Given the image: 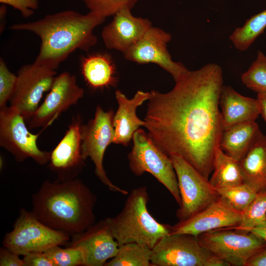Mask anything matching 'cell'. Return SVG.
Returning <instances> with one entry per match:
<instances>
[{"label":"cell","instance_id":"obj_1","mask_svg":"<svg viewBox=\"0 0 266 266\" xmlns=\"http://www.w3.org/2000/svg\"><path fill=\"white\" fill-rule=\"evenodd\" d=\"M175 82L167 93L150 92L144 127L164 153L182 157L208 180L224 131L219 104L222 69L210 63Z\"/></svg>","mask_w":266,"mask_h":266},{"label":"cell","instance_id":"obj_2","mask_svg":"<svg viewBox=\"0 0 266 266\" xmlns=\"http://www.w3.org/2000/svg\"><path fill=\"white\" fill-rule=\"evenodd\" d=\"M94 193L76 178L44 181L32 200V212L50 228L72 236L95 222Z\"/></svg>","mask_w":266,"mask_h":266},{"label":"cell","instance_id":"obj_3","mask_svg":"<svg viewBox=\"0 0 266 266\" xmlns=\"http://www.w3.org/2000/svg\"><path fill=\"white\" fill-rule=\"evenodd\" d=\"M105 19L91 12L82 14L66 10L47 15L36 21L14 24L9 29L36 34L41 45L34 63L56 70L75 50L88 51L97 43L93 30Z\"/></svg>","mask_w":266,"mask_h":266},{"label":"cell","instance_id":"obj_4","mask_svg":"<svg viewBox=\"0 0 266 266\" xmlns=\"http://www.w3.org/2000/svg\"><path fill=\"white\" fill-rule=\"evenodd\" d=\"M149 200L147 188L133 189L121 211L105 220L119 245L135 242L152 248L170 232V226L156 220L147 208Z\"/></svg>","mask_w":266,"mask_h":266},{"label":"cell","instance_id":"obj_5","mask_svg":"<svg viewBox=\"0 0 266 266\" xmlns=\"http://www.w3.org/2000/svg\"><path fill=\"white\" fill-rule=\"evenodd\" d=\"M132 139L133 147L128 155L132 172L136 176L144 172L152 174L166 188L180 206L181 197L177 178L170 157L142 129H137Z\"/></svg>","mask_w":266,"mask_h":266},{"label":"cell","instance_id":"obj_6","mask_svg":"<svg viewBox=\"0 0 266 266\" xmlns=\"http://www.w3.org/2000/svg\"><path fill=\"white\" fill-rule=\"evenodd\" d=\"M154 266H229L200 243L197 236L170 233L163 237L152 249Z\"/></svg>","mask_w":266,"mask_h":266},{"label":"cell","instance_id":"obj_7","mask_svg":"<svg viewBox=\"0 0 266 266\" xmlns=\"http://www.w3.org/2000/svg\"><path fill=\"white\" fill-rule=\"evenodd\" d=\"M68 234L53 230L39 221L32 212L22 209L13 230L7 233L3 245L19 255L32 252H44L57 245L66 244Z\"/></svg>","mask_w":266,"mask_h":266},{"label":"cell","instance_id":"obj_8","mask_svg":"<svg viewBox=\"0 0 266 266\" xmlns=\"http://www.w3.org/2000/svg\"><path fill=\"white\" fill-rule=\"evenodd\" d=\"M169 157L176 172L181 197L176 216L179 221H183L207 208L220 196L209 180L186 160L176 155Z\"/></svg>","mask_w":266,"mask_h":266},{"label":"cell","instance_id":"obj_9","mask_svg":"<svg viewBox=\"0 0 266 266\" xmlns=\"http://www.w3.org/2000/svg\"><path fill=\"white\" fill-rule=\"evenodd\" d=\"M200 245L229 266H245L266 242L247 231L229 228L204 232L197 236Z\"/></svg>","mask_w":266,"mask_h":266},{"label":"cell","instance_id":"obj_10","mask_svg":"<svg viewBox=\"0 0 266 266\" xmlns=\"http://www.w3.org/2000/svg\"><path fill=\"white\" fill-rule=\"evenodd\" d=\"M114 112L105 111L99 105L95 117L81 127V151L84 159L90 158L95 166V173L100 181L114 192L126 195L128 192L114 184L108 178L103 166V159L107 146L113 143Z\"/></svg>","mask_w":266,"mask_h":266},{"label":"cell","instance_id":"obj_11","mask_svg":"<svg viewBox=\"0 0 266 266\" xmlns=\"http://www.w3.org/2000/svg\"><path fill=\"white\" fill-rule=\"evenodd\" d=\"M25 119L14 107L0 109V146L18 162L32 158L40 165L49 162L50 152L41 150L36 141L38 134L28 130Z\"/></svg>","mask_w":266,"mask_h":266},{"label":"cell","instance_id":"obj_12","mask_svg":"<svg viewBox=\"0 0 266 266\" xmlns=\"http://www.w3.org/2000/svg\"><path fill=\"white\" fill-rule=\"evenodd\" d=\"M56 75V70L34 62L19 70L9 101L25 121L30 120L44 93L50 91Z\"/></svg>","mask_w":266,"mask_h":266},{"label":"cell","instance_id":"obj_13","mask_svg":"<svg viewBox=\"0 0 266 266\" xmlns=\"http://www.w3.org/2000/svg\"><path fill=\"white\" fill-rule=\"evenodd\" d=\"M84 95V89L77 84L75 75L64 72L56 76L44 101L29 121V128H46L51 125Z\"/></svg>","mask_w":266,"mask_h":266},{"label":"cell","instance_id":"obj_14","mask_svg":"<svg viewBox=\"0 0 266 266\" xmlns=\"http://www.w3.org/2000/svg\"><path fill=\"white\" fill-rule=\"evenodd\" d=\"M171 38L169 33L152 26L123 54L124 57L138 64H157L170 73L176 81L189 70L181 62L172 60L167 49V44Z\"/></svg>","mask_w":266,"mask_h":266},{"label":"cell","instance_id":"obj_15","mask_svg":"<svg viewBox=\"0 0 266 266\" xmlns=\"http://www.w3.org/2000/svg\"><path fill=\"white\" fill-rule=\"evenodd\" d=\"M68 246L79 249L85 266H102L117 254L119 244L113 237L105 220L72 236Z\"/></svg>","mask_w":266,"mask_h":266},{"label":"cell","instance_id":"obj_16","mask_svg":"<svg viewBox=\"0 0 266 266\" xmlns=\"http://www.w3.org/2000/svg\"><path fill=\"white\" fill-rule=\"evenodd\" d=\"M242 216V212L232 208L220 197L207 208L193 217L170 226V233L190 234L197 237L210 231L237 226Z\"/></svg>","mask_w":266,"mask_h":266},{"label":"cell","instance_id":"obj_17","mask_svg":"<svg viewBox=\"0 0 266 266\" xmlns=\"http://www.w3.org/2000/svg\"><path fill=\"white\" fill-rule=\"evenodd\" d=\"M81 120L74 117L65 135L50 152L49 166L58 179L74 178L84 166L81 151Z\"/></svg>","mask_w":266,"mask_h":266},{"label":"cell","instance_id":"obj_18","mask_svg":"<svg viewBox=\"0 0 266 266\" xmlns=\"http://www.w3.org/2000/svg\"><path fill=\"white\" fill-rule=\"evenodd\" d=\"M113 16L112 21L103 28L101 37L107 48L123 54L152 27L148 19L134 16L129 9H122Z\"/></svg>","mask_w":266,"mask_h":266},{"label":"cell","instance_id":"obj_19","mask_svg":"<svg viewBox=\"0 0 266 266\" xmlns=\"http://www.w3.org/2000/svg\"><path fill=\"white\" fill-rule=\"evenodd\" d=\"M118 109L113 118L114 130L113 143L127 146L134 133L146 123L139 119L136 110L138 106L149 100L150 93L138 91L131 99H128L120 91L115 92Z\"/></svg>","mask_w":266,"mask_h":266},{"label":"cell","instance_id":"obj_20","mask_svg":"<svg viewBox=\"0 0 266 266\" xmlns=\"http://www.w3.org/2000/svg\"><path fill=\"white\" fill-rule=\"evenodd\" d=\"M219 104L224 130L238 123L256 121L260 115L257 99L244 96L230 86H222Z\"/></svg>","mask_w":266,"mask_h":266},{"label":"cell","instance_id":"obj_21","mask_svg":"<svg viewBox=\"0 0 266 266\" xmlns=\"http://www.w3.org/2000/svg\"><path fill=\"white\" fill-rule=\"evenodd\" d=\"M262 134L256 121L238 123L224 130L219 147L240 161Z\"/></svg>","mask_w":266,"mask_h":266},{"label":"cell","instance_id":"obj_22","mask_svg":"<svg viewBox=\"0 0 266 266\" xmlns=\"http://www.w3.org/2000/svg\"><path fill=\"white\" fill-rule=\"evenodd\" d=\"M81 70L85 81L93 89L114 87L118 81L115 64L107 53H97L82 58Z\"/></svg>","mask_w":266,"mask_h":266},{"label":"cell","instance_id":"obj_23","mask_svg":"<svg viewBox=\"0 0 266 266\" xmlns=\"http://www.w3.org/2000/svg\"><path fill=\"white\" fill-rule=\"evenodd\" d=\"M239 163L244 183L257 193L266 192V135H261Z\"/></svg>","mask_w":266,"mask_h":266},{"label":"cell","instance_id":"obj_24","mask_svg":"<svg viewBox=\"0 0 266 266\" xmlns=\"http://www.w3.org/2000/svg\"><path fill=\"white\" fill-rule=\"evenodd\" d=\"M213 168V173L209 182L215 189L244 183L239 161L229 156L219 146L215 152Z\"/></svg>","mask_w":266,"mask_h":266},{"label":"cell","instance_id":"obj_25","mask_svg":"<svg viewBox=\"0 0 266 266\" xmlns=\"http://www.w3.org/2000/svg\"><path fill=\"white\" fill-rule=\"evenodd\" d=\"M266 28V9L247 19L230 36L234 47L240 51L247 50Z\"/></svg>","mask_w":266,"mask_h":266},{"label":"cell","instance_id":"obj_26","mask_svg":"<svg viewBox=\"0 0 266 266\" xmlns=\"http://www.w3.org/2000/svg\"><path fill=\"white\" fill-rule=\"evenodd\" d=\"M152 249L135 242L119 246L116 255L105 266H154L151 262Z\"/></svg>","mask_w":266,"mask_h":266},{"label":"cell","instance_id":"obj_27","mask_svg":"<svg viewBox=\"0 0 266 266\" xmlns=\"http://www.w3.org/2000/svg\"><path fill=\"white\" fill-rule=\"evenodd\" d=\"M215 189L219 196L232 208L242 213L258 194L252 187L245 183Z\"/></svg>","mask_w":266,"mask_h":266},{"label":"cell","instance_id":"obj_28","mask_svg":"<svg viewBox=\"0 0 266 266\" xmlns=\"http://www.w3.org/2000/svg\"><path fill=\"white\" fill-rule=\"evenodd\" d=\"M242 83L258 94H266V56L258 52L256 60L241 76Z\"/></svg>","mask_w":266,"mask_h":266},{"label":"cell","instance_id":"obj_29","mask_svg":"<svg viewBox=\"0 0 266 266\" xmlns=\"http://www.w3.org/2000/svg\"><path fill=\"white\" fill-rule=\"evenodd\" d=\"M266 220V192L258 193L255 198L242 213L239 225L229 228L247 231Z\"/></svg>","mask_w":266,"mask_h":266},{"label":"cell","instance_id":"obj_30","mask_svg":"<svg viewBox=\"0 0 266 266\" xmlns=\"http://www.w3.org/2000/svg\"><path fill=\"white\" fill-rule=\"evenodd\" d=\"M44 252L55 266H78L84 265L81 251L74 247L68 246L63 248L57 245Z\"/></svg>","mask_w":266,"mask_h":266},{"label":"cell","instance_id":"obj_31","mask_svg":"<svg viewBox=\"0 0 266 266\" xmlns=\"http://www.w3.org/2000/svg\"><path fill=\"white\" fill-rule=\"evenodd\" d=\"M96 15L106 18L123 9H131L137 0H80Z\"/></svg>","mask_w":266,"mask_h":266},{"label":"cell","instance_id":"obj_32","mask_svg":"<svg viewBox=\"0 0 266 266\" xmlns=\"http://www.w3.org/2000/svg\"><path fill=\"white\" fill-rule=\"evenodd\" d=\"M17 76L7 67L2 58L0 60V109L6 106L14 89Z\"/></svg>","mask_w":266,"mask_h":266},{"label":"cell","instance_id":"obj_33","mask_svg":"<svg viewBox=\"0 0 266 266\" xmlns=\"http://www.w3.org/2000/svg\"><path fill=\"white\" fill-rule=\"evenodd\" d=\"M0 2L9 5L19 10L23 17H29L38 7V0H0Z\"/></svg>","mask_w":266,"mask_h":266},{"label":"cell","instance_id":"obj_34","mask_svg":"<svg viewBox=\"0 0 266 266\" xmlns=\"http://www.w3.org/2000/svg\"><path fill=\"white\" fill-rule=\"evenodd\" d=\"M23 256L24 266H55L44 252H32Z\"/></svg>","mask_w":266,"mask_h":266},{"label":"cell","instance_id":"obj_35","mask_svg":"<svg viewBox=\"0 0 266 266\" xmlns=\"http://www.w3.org/2000/svg\"><path fill=\"white\" fill-rule=\"evenodd\" d=\"M19 255L4 247L0 250V266H24L23 259Z\"/></svg>","mask_w":266,"mask_h":266},{"label":"cell","instance_id":"obj_36","mask_svg":"<svg viewBox=\"0 0 266 266\" xmlns=\"http://www.w3.org/2000/svg\"><path fill=\"white\" fill-rule=\"evenodd\" d=\"M245 266H266V245L250 258Z\"/></svg>","mask_w":266,"mask_h":266},{"label":"cell","instance_id":"obj_37","mask_svg":"<svg viewBox=\"0 0 266 266\" xmlns=\"http://www.w3.org/2000/svg\"><path fill=\"white\" fill-rule=\"evenodd\" d=\"M247 231L254 234L266 242V220L261 224Z\"/></svg>","mask_w":266,"mask_h":266},{"label":"cell","instance_id":"obj_38","mask_svg":"<svg viewBox=\"0 0 266 266\" xmlns=\"http://www.w3.org/2000/svg\"><path fill=\"white\" fill-rule=\"evenodd\" d=\"M257 100L260 114L266 123V94H258Z\"/></svg>","mask_w":266,"mask_h":266},{"label":"cell","instance_id":"obj_39","mask_svg":"<svg viewBox=\"0 0 266 266\" xmlns=\"http://www.w3.org/2000/svg\"><path fill=\"white\" fill-rule=\"evenodd\" d=\"M0 169H1V168H2V166H3V161L2 160H1V158L0 157Z\"/></svg>","mask_w":266,"mask_h":266}]
</instances>
